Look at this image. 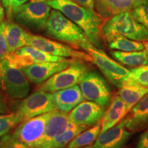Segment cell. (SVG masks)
<instances>
[{
  "label": "cell",
  "mask_w": 148,
  "mask_h": 148,
  "mask_svg": "<svg viewBox=\"0 0 148 148\" xmlns=\"http://www.w3.org/2000/svg\"><path fill=\"white\" fill-rule=\"evenodd\" d=\"M53 9L62 12L66 17L82 29L92 45L101 48L102 44V20L95 10L78 4L73 0H47Z\"/></svg>",
  "instance_id": "obj_1"
},
{
  "label": "cell",
  "mask_w": 148,
  "mask_h": 148,
  "mask_svg": "<svg viewBox=\"0 0 148 148\" xmlns=\"http://www.w3.org/2000/svg\"><path fill=\"white\" fill-rule=\"evenodd\" d=\"M101 32L108 42L119 36L139 42L148 41V30L133 17L131 12H122L108 18L102 25Z\"/></svg>",
  "instance_id": "obj_3"
},
{
  "label": "cell",
  "mask_w": 148,
  "mask_h": 148,
  "mask_svg": "<svg viewBox=\"0 0 148 148\" xmlns=\"http://www.w3.org/2000/svg\"><path fill=\"white\" fill-rule=\"evenodd\" d=\"M147 0H94V8L101 18H110L116 14L130 12Z\"/></svg>",
  "instance_id": "obj_15"
},
{
  "label": "cell",
  "mask_w": 148,
  "mask_h": 148,
  "mask_svg": "<svg viewBox=\"0 0 148 148\" xmlns=\"http://www.w3.org/2000/svg\"><path fill=\"white\" fill-rule=\"evenodd\" d=\"M45 30L51 38L77 49L87 51L88 48L93 46L80 27L55 9H51Z\"/></svg>",
  "instance_id": "obj_2"
},
{
  "label": "cell",
  "mask_w": 148,
  "mask_h": 148,
  "mask_svg": "<svg viewBox=\"0 0 148 148\" xmlns=\"http://www.w3.org/2000/svg\"><path fill=\"white\" fill-rule=\"evenodd\" d=\"M148 93V87L134 84H124L117 92L127 108V114L140 99Z\"/></svg>",
  "instance_id": "obj_21"
},
{
  "label": "cell",
  "mask_w": 148,
  "mask_h": 148,
  "mask_svg": "<svg viewBox=\"0 0 148 148\" xmlns=\"http://www.w3.org/2000/svg\"><path fill=\"white\" fill-rule=\"evenodd\" d=\"M53 99L58 110L69 112L85 100L78 85L52 92Z\"/></svg>",
  "instance_id": "obj_18"
},
{
  "label": "cell",
  "mask_w": 148,
  "mask_h": 148,
  "mask_svg": "<svg viewBox=\"0 0 148 148\" xmlns=\"http://www.w3.org/2000/svg\"><path fill=\"white\" fill-rule=\"evenodd\" d=\"M108 46L110 49L121 51H136L145 49V45L143 42L122 36L111 40L108 42Z\"/></svg>",
  "instance_id": "obj_25"
},
{
  "label": "cell",
  "mask_w": 148,
  "mask_h": 148,
  "mask_svg": "<svg viewBox=\"0 0 148 148\" xmlns=\"http://www.w3.org/2000/svg\"><path fill=\"white\" fill-rule=\"evenodd\" d=\"M101 131V123L92 125L91 127L86 129L77 134L66 148H81L91 145L97 139Z\"/></svg>",
  "instance_id": "obj_24"
},
{
  "label": "cell",
  "mask_w": 148,
  "mask_h": 148,
  "mask_svg": "<svg viewBox=\"0 0 148 148\" xmlns=\"http://www.w3.org/2000/svg\"><path fill=\"white\" fill-rule=\"evenodd\" d=\"M0 148H29L25 143L14 137L12 134H7L0 138Z\"/></svg>",
  "instance_id": "obj_29"
},
{
  "label": "cell",
  "mask_w": 148,
  "mask_h": 148,
  "mask_svg": "<svg viewBox=\"0 0 148 148\" xmlns=\"http://www.w3.org/2000/svg\"><path fill=\"white\" fill-rule=\"evenodd\" d=\"M4 8H3V5L1 4V2H0V24L2 23L3 22V20H4L5 17V12H4Z\"/></svg>",
  "instance_id": "obj_35"
},
{
  "label": "cell",
  "mask_w": 148,
  "mask_h": 148,
  "mask_svg": "<svg viewBox=\"0 0 148 148\" xmlns=\"http://www.w3.org/2000/svg\"><path fill=\"white\" fill-rule=\"evenodd\" d=\"M75 59L67 62H45L34 63L20 68L29 82L40 84L55 73L67 67Z\"/></svg>",
  "instance_id": "obj_13"
},
{
  "label": "cell",
  "mask_w": 148,
  "mask_h": 148,
  "mask_svg": "<svg viewBox=\"0 0 148 148\" xmlns=\"http://www.w3.org/2000/svg\"><path fill=\"white\" fill-rule=\"evenodd\" d=\"M51 9L47 0H28L11 16L19 25L34 31H41L45 28Z\"/></svg>",
  "instance_id": "obj_4"
},
{
  "label": "cell",
  "mask_w": 148,
  "mask_h": 148,
  "mask_svg": "<svg viewBox=\"0 0 148 148\" xmlns=\"http://www.w3.org/2000/svg\"><path fill=\"white\" fill-rule=\"evenodd\" d=\"M52 111L22 121L14 130L12 136L29 148H36L43 136L46 123Z\"/></svg>",
  "instance_id": "obj_9"
},
{
  "label": "cell",
  "mask_w": 148,
  "mask_h": 148,
  "mask_svg": "<svg viewBox=\"0 0 148 148\" xmlns=\"http://www.w3.org/2000/svg\"><path fill=\"white\" fill-rule=\"evenodd\" d=\"M126 114L127 108L125 103L119 95H114L112 97L108 108L105 111L101 121L100 133L115 126L125 117Z\"/></svg>",
  "instance_id": "obj_20"
},
{
  "label": "cell",
  "mask_w": 148,
  "mask_h": 148,
  "mask_svg": "<svg viewBox=\"0 0 148 148\" xmlns=\"http://www.w3.org/2000/svg\"><path fill=\"white\" fill-rule=\"evenodd\" d=\"M132 132L127 130L122 119L115 126L100 133L91 148H122L127 143Z\"/></svg>",
  "instance_id": "obj_14"
},
{
  "label": "cell",
  "mask_w": 148,
  "mask_h": 148,
  "mask_svg": "<svg viewBox=\"0 0 148 148\" xmlns=\"http://www.w3.org/2000/svg\"><path fill=\"white\" fill-rule=\"evenodd\" d=\"M27 45L38 48L40 50L56 56L66 58H70L71 59L92 62V57L88 53L77 50L61 42L50 40L39 35H33L31 34Z\"/></svg>",
  "instance_id": "obj_11"
},
{
  "label": "cell",
  "mask_w": 148,
  "mask_h": 148,
  "mask_svg": "<svg viewBox=\"0 0 148 148\" xmlns=\"http://www.w3.org/2000/svg\"><path fill=\"white\" fill-rule=\"evenodd\" d=\"M78 4L86 7L90 10H95L94 8V0H73Z\"/></svg>",
  "instance_id": "obj_33"
},
{
  "label": "cell",
  "mask_w": 148,
  "mask_h": 148,
  "mask_svg": "<svg viewBox=\"0 0 148 148\" xmlns=\"http://www.w3.org/2000/svg\"><path fill=\"white\" fill-rule=\"evenodd\" d=\"M86 52L89 53L92 58V62L97 65L110 82L118 88L125 84L130 74V70L112 60L106 53L95 46L88 48Z\"/></svg>",
  "instance_id": "obj_8"
},
{
  "label": "cell",
  "mask_w": 148,
  "mask_h": 148,
  "mask_svg": "<svg viewBox=\"0 0 148 148\" xmlns=\"http://www.w3.org/2000/svg\"><path fill=\"white\" fill-rule=\"evenodd\" d=\"M144 45H145V50L147 52V56H148V41L144 42Z\"/></svg>",
  "instance_id": "obj_37"
},
{
  "label": "cell",
  "mask_w": 148,
  "mask_h": 148,
  "mask_svg": "<svg viewBox=\"0 0 148 148\" xmlns=\"http://www.w3.org/2000/svg\"><path fill=\"white\" fill-rule=\"evenodd\" d=\"M22 121L21 116L16 111L10 114H0V138Z\"/></svg>",
  "instance_id": "obj_26"
},
{
  "label": "cell",
  "mask_w": 148,
  "mask_h": 148,
  "mask_svg": "<svg viewBox=\"0 0 148 148\" xmlns=\"http://www.w3.org/2000/svg\"><path fill=\"white\" fill-rule=\"evenodd\" d=\"M8 111V106L5 102V98L0 90V114H5Z\"/></svg>",
  "instance_id": "obj_34"
},
{
  "label": "cell",
  "mask_w": 148,
  "mask_h": 148,
  "mask_svg": "<svg viewBox=\"0 0 148 148\" xmlns=\"http://www.w3.org/2000/svg\"><path fill=\"white\" fill-rule=\"evenodd\" d=\"M135 148H148V128L140 136Z\"/></svg>",
  "instance_id": "obj_32"
},
{
  "label": "cell",
  "mask_w": 148,
  "mask_h": 148,
  "mask_svg": "<svg viewBox=\"0 0 148 148\" xmlns=\"http://www.w3.org/2000/svg\"><path fill=\"white\" fill-rule=\"evenodd\" d=\"M1 3L3 5V7L5 8V12L7 14H8L9 12V0H1Z\"/></svg>",
  "instance_id": "obj_36"
},
{
  "label": "cell",
  "mask_w": 148,
  "mask_h": 148,
  "mask_svg": "<svg viewBox=\"0 0 148 148\" xmlns=\"http://www.w3.org/2000/svg\"><path fill=\"white\" fill-rule=\"evenodd\" d=\"M83 96L103 107H108L112 99V91L108 82L97 72L88 71L79 82Z\"/></svg>",
  "instance_id": "obj_7"
},
{
  "label": "cell",
  "mask_w": 148,
  "mask_h": 148,
  "mask_svg": "<svg viewBox=\"0 0 148 148\" xmlns=\"http://www.w3.org/2000/svg\"><path fill=\"white\" fill-rule=\"evenodd\" d=\"M4 35L8 54L27 46L31 34L23 29L19 24L5 22Z\"/></svg>",
  "instance_id": "obj_19"
},
{
  "label": "cell",
  "mask_w": 148,
  "mask_h": 148,
  "mask_svg": "<svg viewBox=\"0 0 148 148\" xmlns=\"http://www.w3.org/2000/svg\"><path fill=\"white\" fill-rule=\"evenodd\" d=\"M27 1L28 0H9V12L8 15L11 16L12 12Z\"/></svg>",
  "instance_id": "obj_31"
},
{
  "label": "cell",
  "mask_w": 148,
  "mask_h": 148,
  "mask_svg": "<svg viewBox=\"0 0 148 148\" xmlns=\"http://www.w3.org/2000/svg\"><path fill=\"white\" fill-rule=\"evenodd\" d=\"M5 22L0 24V61L4 59L8 54L7 44L4 35Z\"/></svg>",
  "instance_id": "obj_30"
},
{
  "label": "cell",
  "mask_w": 148,
  "mask_h": 148,
  "mask_svg": "<svg viewBox=\"0 0 148 148\" xmlns=\"http://www.w3.org/2000/svg\"><path fill=\"white\" fill-rule=\"evenodd\" d=\"M87 127L77 125L70 123L64 132L49 142L43 148H64L77 134L85 130Z\"/></svg>",
  "instance_id": "obj_23"
},
{
  "label": "cell",
  "mask_w": 148,
  "mask_h": 148,
  "mask_svg": "<svg viewBox=\"0 0 148 148\" xmlns=\"http://www.w3.org/2000/svg\"><path fill=\"white\" fill-rule=\"evenodd\" d=\"M89 71L83 60H74L67 67L55 73L40 84L38 90L49 92L65 89L79 84L84 75Z\"/></svg>",
  "instance_id": "obj_6"
},
{
  "label": "cell",
  "mask_w": 148,
  "mask_h": 148,
  "mask_svg": "<svg viewBox=\"0 0 148 148\" xmlns=\"http://www.w3.org/2000/svg\"><path fill=\"white\" fill-rule=\"evenodd\" d=\"M125 84L140 85L148 87V64L132 68Z\"/></svg>",
  "instance_id": "obj_27"
},
{
  "label": "cell",
  "mask_w": 148,
  "mask_h": 148,
  "mask_svg": "<svg viewBox=\"0 0 148 148\" xmlns=\"http://www.w3.org/2000/svg\"><path fill=\"white\" fill-rule=\"evenodd\" d=\"M58 110L51 92L37 90L27 96L18 106L16 112L25 120Z\"/></svg>",
  "instance_id": "obj_10"
},
{
  "label": "cell",
  "mask_w": 148,
  "mask_h": 148,
  "mask_svg": "<svg viewBox=\"0 0 148 148\" xmlns=\"http://www.w3.org/2000/svg\"><path fill=\"white\" fill-rule=\"evenodd\" d=\"M130 12L133 17L148 30V0L135 7Z\"/></svg>",
  "instance_id": "obj_28"
},
{
  "label": "cell",
  "mask_w": 148,
  "mask_h": 148,
  "mask_svg": "<svg viewBox=\"0 0 148 148\" xmlns=\"http://www.w3.org/2000/svg\"><path fill=\"white\" fill-rule=\"evenodd\" d=\"M106 107L91 101H82L68 114L70 123L77 125L92 126L101 122Z\"/></svg>",
  "instance_id": "obj_12"
},
{
  "label": "cell",
  "mask_w": 148,
  "mask_h": 148,
  "mask_svg": "<svg viewBox=\"0 0 148 148\" xmlns=\"http://www.w3.org/2000/svg\"><path fill=\"white\" fill-rule=\"evenodd\" d=\"M81 148H91V145L86 146V147H81Z\"/></svg>",
  "instance_id": "obj_38"
},
{
  "label": "cell",
  "mask_w": 148,
  "mask_h": 148,
  "mask_svg": "<svg viewBox=\"0 0 148 148\" xmlns=\"http://www.w3.org/2000/svg\"><path fill=\"white\" fill-rule=\"evenodd\" d=\"M0 88L12 99H23L30 90V84L19 67L6 58L0 61Z\"/></svg>",
  "instance_id": "obj_5"
},
{
  "label": "cell",
  "mask_w": 148,
  "mask_h": 148,
  "mask_svg": "<svg viewBox=\"0 0 148 148\" xmlns=\"http://www.w3.org/2000/svg\"><path fill=\"white\" fill-rule=\"evenodd\" d=\"M123 118L125 127L131 132H139L148 127V93Z\"/></svg>",
  "instance_id": "obj_16"
},
{
  "label": "cell",
  "mask_w": 148,
  "mask_h": 148,
  "mask_svg": "<svg viewBox=\"0 0 148 148\" xmlns=\"http://www.w3.org/2000/svg\"><path fill=\"white\" fill-rule=\"evenodd\" d=\"M111 55L120 63L130 67H138L148 64V56L144 49L136 51H113Z\"/></svg>",
  "instance_id": "obj_22"
},
{
  "label": "cell",
  "mask_w": 148,
  "mask_h": 148,
  "mask_svg": "<svg viewBox=\"0 0 148 148\" xmlns=\"http://www.w3.org/2000/svg\"><path fill=\"white\" fill-rule=\"evenodd\" d=\"M68 114V112L59 110L52 111V113L46 123L43 136L36 148H43L67 128L70 123Z\"/></svg>",
  "instance_id": "obj_17"
}]
</instances>
